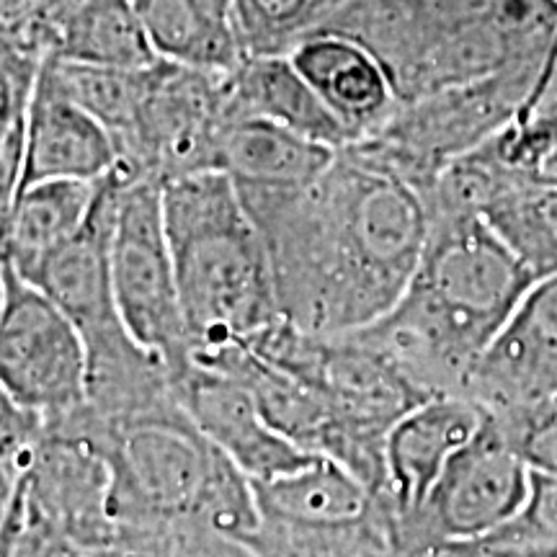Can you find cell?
I'll return each instance as SVG.
<instances>
[{
	"label": "cell",
	"instance_id": "cell-1",
	"mask_svg": "<svg viewBox=\"0 0 557 557\" xmlns=\"http://www.w3.org/2000/svg\"><path fill=\"white\" fill-rule=\"evenodd\" d=\"M267 240L282 318L310 336H348L406 295L429 240L426 197L361 145L302 189H238Z\"/></svg>",
	"mask_w": 557,
	"mask_h": 557
},
{
	"label": "cell",
	"instance_id": "cell-2",
	"mask_svg": "<svg viewBox=\"0 0 557 557\" xmlns=\"http://www.w3.org/2000/svg\"><path fill=\"white\" fill-rule=\"evenodd\" d=\"M429 240L406 295L357 331L426 395H465L472 369L534 276L478 214H429Z\"/></svg>",
	"mask_w": 557,
	"mask_h": 557
},
{
	"label": "cell",
	"instance_id": "cell-3",
	"mask_svg": "<svg viewBox=\"0 0 557 557\" xmlns=\"http://www.w3.org/2000/svg\"><path fill=\"white\" fill-rule=\"evenodd\" d=\"M320 32L359 41L410 103L545 54L555 0H344Z\"/></svg>",
	"mask_w": 557,
	"mask_h": 557
},
{
	"label": "cell",
	"instance_id": "cell-4",
	"mask_svg": "<svg viewBox=\"0 0 557 557\" xmlns=\"http://www.w3.org/2000/svg\"><path fill=\"white\" fill-rule=\"evenodd\" d=\"M163 220L191 361L282 323L267 240L225 173L163 184Z\"/></svg>",
	"mask_w": 557,
	"mask_h": 557
},
{
	"label": "cell",
	"instance_id": "cell-5",
	"mask_svg": "<svg viewBox=\"0 0 557 557\" xmlns=\"http://www.w3.org/2000/svg\"><path fill=\"white\" fill-rule=\"evenodd\" d=\"M542 58L426 99L400 103L374 135L359 139L357 145L426 197L455 160L483 148L487 139L517 120L537 78Z\"/></svg>",
	"mask_w": 557,
	"mask_h": 557
},
{
	"label": "cell",
	"instance_id": "cell-6",
	"mask_svg": "<svg viewBox=\"0 0 557 557\" xmlns=\"http://www.w3.org/2000/svg\"><path fill=\"white\" fill-rule=\"evenodd\" d=\"M230 116V73L156 60L143 67L135 124L116 148V169L158 184L218 171L220 139Z\"/></svg>",
	"mask_w": 557,
	"mask_h": 557
},
{
	"label": "cell",
	"instance_id": "cell-7",
	"mask_svg": "<svg viewBox=\"0 0 557 557\" xmlns=\"http://www.w3.org/2000/svg\"><path fill=\"white\" fill-rule=\"evenodd\" d=\"M122 178L109 240L111 287L127 331L169 364L173 382L191 367L176 269L165 235L163 184Z\"/></svg>",
	"mask_w": 557,
	"mask_h": 557
},
{
	"label": "cell",
	"instance_id": "cell-8",
	"mask_svg": "<svg viewBox=\"0 0 557 557\" xmlns=\"http://www.w3.org/2000/svg\"><path fill=\"white\" fill-rule=\"evenodd\" d=\"M111 468V519L194 517L218 449L178 400L122 423L99 418Z\"/></svg>",
	"mask_w": 557,
	"mask_h": 557
},
{
	"label": "cell",
	"instance_id": "cell-9",
	"mask_svg": "<svg viewBox=\"0 0 557 557\" xmlns=\"http://www.w3.org/2000/svg\"><path fill=\"white\" fill-rule=\"evenodd\" d=\"M0 387L45 423L78 413L88 400V354L81 331L9 263L0 315Z\"/></svg>",
	"mask_w": 557,
	"mask_h": 557
},
{
	"label": "cell",
	"instance_id": "cell-10",
	"mask_svg": "<svg viewBox=\"0 0 557 557\" xmlns=\"http://www.w3.org/2000/svg\"><path fill=\"white\" fill-rule=\"evenodd\" d=\"M532 472L485 410L478 434L449 459L413 521L398 529L403 553L475 545L506 527L524 506Z\"/></svg>",
	"mask_w": 557,
	"mask_h": 557
},
{
	"label": "cell",
	"instance_id": "cell-11",
	"mask_svg": "<svg viewBox=\"0 0 557 557\" xmlns=\"http://www.w3.org/2000/svg\"><path fill=\"white\" fill-rule=\"evenodd\" d=\"M178 406L191 418L209 444L253 483L289 475L318 457L302 449L263 418L246 385L212 369L189 367L176 382Z\"/></svg>",
	"mask_w": 557,
	"mask_h": 557
},
{
	"label": "cell",
	"instance_id": "cell-12",
	"mask_svg": "<svg viewBox=\"0 0 557 557\" xmlns=\"http://www.w3.org/2000/svg\"><path fill=\"white\" fill-rule=\"evenodd\" d=\"M485 421V408L465 395H431L389 426L382 442V496L395 529L416 519L431 491Z\"/></svg>",
	"mask_w": 557,
	"mask_h": 557
},
{
	"label": "cell",
	"instance_id": "cell-13",
	"mask_svg": "<svg viewBox=\"0 0 557 557\" xmlns=\"http://www.w3.org/2000/svg\"><path fill=\"white\" fill-rule=\"evenodd\" d=\"M557 395V276L534 282L472 369L465 398L500 413Z\"/></svg>",
	"mask_w": 557,
	"mask_h": 557
},
{
	"label": "cell",
	"instance_id": "cell-14",
	"mask_svg": "<svg viewBox=\"0 0 557 557\" xmlns=\"http://www.w3.org/2000/svg\"><path fill=\"white\" fill-rule=\"evenodd\" d=\"M9 26L45 58L109 67H145L158 60L132 0H26Z\"/></svg>",
	"mask_w": 557,
	"mask_h": 557
},
{
	"label": "cell",
	"instance_id": "cell-15",
	"mask_svg": "<svg viewBox=\"0 0 557 557\" xmlns=\"http://www.w3.org/2000/svg\"><path fill=\"white\" fill-rule=\"evenodd\" d=\"M120 165L114 139L78 107L41 60L26 124L18 191L39 181H103Z\"/></svg>",
	"mask_w": 557,
	"mask_h": 557
},
{
	"label": "cell",
	"instance_id": "cell-16",
	"mask_svg": "<svg viewBox=\"0 0 557 557\" xmlns=\"http://www.w3.org/2000/svg\"><path fill=\"white\" fill-rule=\"evenodd\" d=\"M289 60L348 129L351 143L374 135L398 109L385 70L359 41L315 32L299 41Z\"/></svg>",
	"mask_w": 557,
	"mask_h": 557
},
{
	"label": "cell",
	"instance_id": "cell-17",
	"mask_svg": "<svg viewBox=\"0 0 557 557\" xmlns=\"http://www.w3.org/2000/svg\"><path fill=\"white\" fill-rule=\"evenodd\" d=\"M336 152L282 124L233 109L220 139L218 171L238 189H302L329 169Z\"/></svg>",
	"mask_w": 557,
	"mask_h": 557
},
{
	"label": "cell",
	"instance_id": "cell-18",
	"mask_svg": "<svg viewBox=\"0 0 557 557\" xmlns=\"http://www.w3.org/2000/svg\"><path fill=\"white\" fill-rule=\"evenodd\" d=\"M267 519L308 532H348L372 517L374 493L344 462L318 455L269 483H253Z\"/></svg>",
	"mask_w": 557,
	"mask_h": 557
},
{
	"label": "cell",
	"instance_id": "cell-19",
	"mask_svg": "<svg viewBox=\"0 0 557 557\" xmlns=\"http://www.w3.org/2000/svg\"><path fill=\"white\" fill-rule=\"evenodd\" d=\"M230 96L240 114L276 122L333 150L351 145L348 129L305 81L289 54L243 58L230 73Z\"/></svg>",
	"mask_w": 557,
	"mask_h": 557
},
{
	"label": "cell",
	"instance_id": "cell-20",
	"mask_svg": "<svg viewBox=\"0 0 557 557\" xmlns=\"http://www.w3.org/2000/svg\"><path fill=\"white\" fill-rule=\"evenodd\" d=\"M99 181H39L16 194L0 256L21 278H32L54 250L70 243L94 212Z\"/></svg>",
	"mask_w": 557,
	"mask_h": 557
},
{
	"label": "cell",
	"instance_id": "cell-21",
	"mask_svg": "<svg viewBox=\"0 0 557 557\" xmlns=\"http://www.w3.org/2000/svg\"><path fill=\"white\" fill-rule=\"evenodd\" d=\"M158 60L233 73L246 52L233 18L212 0H132Z\"/></svg>",
	"mask_w": 557,
	"mask_h": 557
},
{
	"label": "cell",
	"instance_id": "cell-22",
	"mask_svg": "<svg viewBox=\"0 0 557 557\" xmlns=\"http://www.w3.org/2000/svg\"><path fill=\"white\" fill-rule=\"evenodd\" d=\"M478 214L534 282L557 276V189L500 178Z\"/></svg>",
	"mask_w": 557,
	"mask_h": 557
},
{
	"label": "cell",
	"instance_id": "cell-23",
	"mask_svg": "<svg viewBox=\"0 0 557 557\" xmlns=\"http://www.w3.org/2000/svg\"><path fill=\"white\" fill-rule=\"evenodd\" d=\"M41 60L45 54L13 26H0V233L18 194L26 124Z\"/></svg>",
	"mask_w": 557,
	"mask_h": 557
},
{
	"label": "cell",
	"instance_id": "cell-24",
	"mask_svg": "<svg viewBox=\"0 0 557 557\" xmlns=\"http://www.w3.org/2000/svg\"><path fill=\"white\" fill-rule=\"evenodd\" d=\"M344 0H230V18L246 58L289 54L323 24Z\"/></svg>",
	"mask_w": 557,
	"mask_h": 557
},
{
	"label": "cell",
	"instance_id": "cell-25",
	"mask_svg": "<svg viewBox=\"0 0 557 557\" xmlns=\"http://www.w3.org/2000/svg\"><path fill=\"white\" fill-rule=\"evenodd\" d=\"M480 150L506 178L557 189V111H519Z\"/></svg>",
	"mask_w": 557,
	"mask_h": 557
},
{
	"label": "cell",
	"instance_id": "cell-26",
	"mask_svg": "<svg viewBox=\"0 0 557 557\" xmlns=\"http://www.w3.org/2000/svg\"><path fill=\"white\" fill-rule=\"evenodd\" d=\"M191 519L201 521L214 532L227 534V537L246 540L259 532L267 517H263L259 496H256L253 480L243 475L222 451H218Z\"/></svg>",
	"mask_w": 557,
	"mask_h": 557
},
{
	"label": "cell",
	"instance_id": "cell-27",
	"mask_svg": "<svg viewBox=\"0 0 557 557\" xmlns=\"http://www.w3.org/2000/svg\"><path fill=\"white\" fill-rule=\"evenodd\" d=\"M491 416L529 472L557 475V395Z\"/></svg>",
	"mask_w": 557,
	"mask_h": 557
},
{
	"label": "cell",
	"instance_id": "cell-28",
	"mask_svg": "<svg viewBox=\"0 0 557 557\" xmlns=\"http://www.w3.org/2000/svg\"><path fill=\"white\" fill-rule=\"evenodd\" d=\"M557 542V475L532 472L529 496L521 511L493 532L491 537L475 542L478 547H527L553 545Z\"/></svg>",
	"mask_w": 557,
	"mask_h": 557
},
{
	"label": "cell",
	"instance_id": "cell-29",
	"mask_svg": "<svg viewBox=\"0 0 557 557\" xmlns=\"http://www.w3.org/2000/svg\"><path fill=\"white\" fill-rule=\"evenodd\" d=\"M45 421L21 408L16 400L0 387V465L24 462L37 447Z\"/></svg>",
	"mask_w": 557,
	"mask_h": 557
},
{
	"label": "cell",
	"instance_id": "cell-30",
	"mask_svg": "<svg viewBox=\"0 0 557 557\" xmlns=\"http://www.w3.org/2000/svg\"><path fill=\"white\" fill-rule=\"evenodd\" d=\"M475 547L483 557H557V542L553 545H527V547Z\"/></svg>",
	"mask_w": 557,
	"mask_h": 557
},
{
	"label": "cell",
	"instance_id": "cell-31",
	"mask_svg": "<svg viewBox=\"0 0 557 557\" xmlns=\"http://www.w3.org/2000/svg\"><path fill=\"white\" fill-rule=\"evenodd\" d=\"M403 557H483L470 545H442V547H423L403 553Z\"/></svg>",
	"mask_w": 557,
	"mask_h": 557
},
{
	"label": "cell",
	"instance_id": "cell-32",
	"mask_svg": "<svg viewBox=\"0 0 557 557\" xmlns=\"http://www.w3.org/2000/svg\"><path fill=\"white\" fill-rule=\"evenodd\" d=\"M24 5H26V0H0V26L16 18L18 13L24 11Z\"/></svg>",
	"mask_w": 557,
	"mask_h": 557
},
{
	"label": "cell",
	"instance_id": "cell-33",
	"mask_svg": "<svg viewBox=\"0 0 557 557\" xmlns=\"http://www.w3.org/2000/svg\"><path fill=\"white\" fill-rule=\"evenodd\" d=\"M58 557H120L114 553H107L103 547H70L65 553L58 555Z\"/></svg>",
	"mask_w": 557,
	"mask_h": 557
},
{
	"label": "cell",
	"instance_id": "cell-34",
	"mask_svg": "<svg viewBox=\"0 0 557 557\" xmlns=\"http://www.w3.org/2000/svg\"><path fill=\"white\" fill-rule=\"evenodd\" d=\"M3 305H5V263H3V256H0V315H3Z\"/></svg>",
	"mask_w": 557,
	"mask_h": 557
},
{
	"label": "cell",
	"instance_id": "cell-35",
	"mask_svg": "<svg viewBox=\"0 0 557 557\" xmlns=\"http://www.w3.org/2000/svg\"><path fill=\"white\" fill-rule=\"evenodd\" d=\"M212 3H214V5H220L222 11H227V13H230V0H212Z\"/></svg>",
	"mask_w": 557,
	"mask_h": 557
},
{
	"label": "cell",
	"instance_id": "cell-36",
	"mask_svg": "<svg viewBox=\"0 0 557 557\" xmlns=\"http://www.w3.org/2000/svg\"><path fill=\"white\" fill-rule=\"evenodd\" d=\"M555 3H557V0H555Z\"/></svg>",
	"mask_w": 557,
	"mask_h": 557
}]
</instances>
